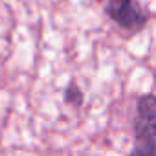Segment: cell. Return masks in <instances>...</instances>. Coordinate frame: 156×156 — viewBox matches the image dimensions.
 <instances>
[{
	"instance_id": "2",
	"label": "cell",
	"mask_w": 156,
	"mask_h": 156,
	"mask_svg": "<svg viewBox=\"0 0 156 156\" xmlns=\"http://www.w3.org/2000/svg\"><path fill=\"white\" fill-rule=\"evenodd\" d=\"M103 11L127 35L140 33L151 20V13L138 0H103Z\"/></svg>"
},
{
	"instance_id": "3",
	"label": "cell",
	"mask_w": 156,
	"mask_h": 156,
	"mask_svg": "<svg viewBox=\"0 0 156 156\" xmlns=\"http://www.w3.org/2000/svg\"><path fill=\"white\" fill-rule=\"evenodd\" d=\"M64 101L70 103V105H73V107H79L83 103V92L77 88L75 83H70L66 87V90H64Z\"/></svg>"
},
{
	"instance_id": "1",
	"label": "cell",
	"mask_w": 156,
	"mask_h": 156,
	"mask_svg": "<svg viewBox=\"0 0 156 156\" xmlns=\"http://www.w3.org/2000/svg\"><path fill=\"white\" fill-rule=\"evenodd\" d=\"M129 156H156V94H143L136 101L134 147Z\"/></svg>"
}]
</instances>
